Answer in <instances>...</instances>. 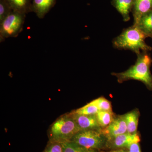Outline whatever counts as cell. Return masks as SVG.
<instances>
[{
	"label": "cell",
	"instance_id": "3957f363",
	"mask_svg": "<svg viewBox=\"0 0 152 152\" xmlns=\"http://www.w3.org/2000/svg\"><path fill=\"white\" fill-rule=\"evenodd\" d=\"M80 131L70 114L64 115L56 120L50 129V141H70L74 136Z\"/></svg>",
	"mask_w": 152,
	"mask_h": 152
},
{
	"label": "cell",
	"instance_id": "7a4b0ae2",
	"mask_svg": "<svg viewBox=\"0 0 152 152\" xmlns=\"http://www.w3.org/2000/svg\"><path fill=\"white\" fill-rule=\"evenodd\" d=\"M147 37L137 25H133L124 29L119 35L113 40V45L118 50H129L136 54L142 52L151 51L152 48L145 42Z\"/></svg>",
	"mask_w": 152,
	"mask_h": 152
},
{
	"label": "cell",
	"instance_id": "8992f818",
	"mask_svg": "<svg viewBox=\"0 0 152 152\" xmlns=\"http://www.w3.org/2000/svg\"><path fill=\"white\" fill-rule=\"evenodd\" d=\"M140 141V138L137 133L130 134L126 132L107 140L106 147L113 149L128 148L132 144L139 143Z\"/></svg>",
	"mask_w": 152,
	"mask_h": 152
},
{
	"label": "cell",
	"instance_id": "7402d4cb",
	"mask_svg": "<svg viewBox=\"0 0 152 152\" xmlns=\"http://www.w3.org/2000/svg\"><path fill=\"white\" fill-rule=\"evenodd\" d=\"M108 152H128V151H125V150H117Z\"/></svg>",
	"mask_w": 152,
	"mask_h": 152
},
{
	"label": "cell",
	"instance_id": "ffe728a7",
	"mask_svg": "<svg viewBox=\"0 0 152 152\" xmlns=\"http://www.w3.org/2000/svg\"><path fill=\"white\" fill-rule=\"evenodd\" d=\"M43 152H64L62 143L50 141Z\"/></svg>",
	"mask_w": 152,
	"mask_h": 152
},
{
	"label": "cell",
	"instance_id": "44dd1931",
	"mask_svg": "<svg viewBox=\"0 0 152 152\" xmlns=\"http://www.w3.org/2000/svg\"><path fill=\"white\" fill-rule=\"evenodd\" d=\"M128 152H142L139 143H135L128 148Z\"/></svg>",
	"mask_w": 152,
	"mask_h": 152
},
{
	"label": "cell",
	"instance_id": "5b68a950",
	"mask_svg": "<svg viewBox=\"0 0 152 152\" xmlns=\"http://www.w3.org/2000/svg\"><path fill=\"white\" fill-rule=\"evenodd\" d=\"M107 140L101 132L96 130L80 131L70 141L91 150H99L106 147Z\"/></svg>",
	"mask_w": 152,
	"mask_h": 152
},
{
	"label": "cell",
	"instance_id": "ba28073f",
	"mask_svg": "<svg viewBox=\"0 0 152 152\" xmlns=\"http://www.w3.org/2000/svg\"><path fill=\"white\" fill-rule=\"evenodd\" d=\"M71 115L75 121L80 130H96L101 131V127L96 115H83L71 113Z\"/></svg>",
	"mask_w": 152,
	"mask_h": 152
},
{
	"label": "cell",
	"instance_id": "e0dca14e",
	"mask_svg": "<svg viewBox=\"0 0 152 152\" xmlns=\"http://www.w3.org/2000/svg\"><path fill=\"white\" fill-rule=\"evenodd\" d=\"M99 111V110L96 106L90 102L72 112L79 115H96Z\"/></svg>",
	"mask_w": 152,
	"mask_h": 152
},
{
	"label": "cell",
	"instance_id": "ac0fdd59",
	"mask_svg": "<svg viewBox=\"0 0 152 152\" xmlns=\"http://www.w3.org/2000/svg\"><path fill=\"white\" fill-rule=\"evenodd\" d=\"M90 103L96 106L99 111L113 112L111 103L106 98H98L90 102Z\"/></svg>",
	"mask_w": 152,
	"mask_h": 152
},
{
	"label": "cell",
	"instance_id": "30bf717a",
	"mask_svg": "<svg viewBox=\"0 0 152 152\" xmlns=\"http://www.w3.org/2000/svg\"><path fill=\"white\" fill-rule=\"evenodd\" d=\"M56 1L57 0H33L32 12L35 13L39 18H44Z\"/></svg>",
	"mask_w": 152,
	"mask_h": 152
},
{
	"label": "cell",
	"instance_id": "52a82bcc",
	"mask_svg": "<svg viewBox=\"0 0 152 152\" xmlns=\"http://www.w3.org/2000/svg\"><path fill=\"white\" fill-rule=\"evenodd\" d=\"M101 132L107 140L127 132L124 115L115 117L111 124L107 127L102 129Z\"/></svg>",
	"mask_w": 152,
	"mask_h": 152
},
{
	"label": "cell",
	"instance_id": "9a60e30c",
	"mask_svg": "<svg viewBox=\"0 0 152 152\" xmlns=\"http://www.w3.org/2000/svg\"><path fill=\"white\" fill-rule=\"evenodd\" d=\"M98 123L102 129L107 127L113 121L115 118L113 112L99 111L96 115Z\"/></svg>",
	"mask_w": 152,
	"mask_h": 152
},
{
	"label": "cell",
	"instance_id": "7c38bea8",
	"mask_svg": "<svg viewBox=\"0 0 152 152\" xmlns=\"http://www.w3.org/2000/svg\"><path fill=\"white\" fill-rule=\"evenodd\" d=\"M125 121L127 128V132L130 134H134L137 132L140 112L138 109H135L124 114Z\"/></svg>",
	"mask_w": 152,
	"mask_h": 152
},
{
	"label": "cell",
	"instance_id": "9c48e42d",
	"mask_svg": "<svg viewBox=\"0 0 152 152\" xmlns=\"http://www.w3.org/2000/svg\"><path fill=\"white\" fill-rule=\"evenodd\" d=\"M152 10V0H133V25H137L141 17Z\"/></svg>",
	"mask_w": 152,
	"mask_h": 152
},
{
	"label": "cell",
	"instance_id": "277c9868",
	"mask_svg": "<svg viewBox=\"0 0 152 152\" xmlns=\"http://www.w3.org/2000/svg\"><path fill=\"white\" fill-rule=\"evenodd\" d=\"M26 14L12 11L0 23V42L9 38L16 37L21 32Z\"/></svg>",
	"mask_w": 152,
	"mask_h": 152
},
{
	"label": "cell",
	"instance_id": "8fae6325",
	"mask_svg": "<svg viewBox=\"0 0 152 152\" xmlns=\"http://www.w3.org/2000/svg\"><path fill=\"white\" fill-rule=\"evenodd\" d=\"M113 4L123 17L124 21L130 19L129 13L132 10L133 0H113Z\"/></svg>",
	"mask_w": 152,
	"mask_h": 152
},
{
	"label": "cell",
	"instance_id": "5bb4252c",
	"mask_svg": "<svg viewBox=\"0 0 152 152\" xmlns=\"http://www.w3.org/2000/svg\"><path fill=\"white\" fill-rule=\"evenodd\" d=\"M137 26L147 38H152V10L144 15Z\"/></svg>",
	"mask_w": 152,
	"mask_h": 152
},
{
	"label": "cell",
	"instance_id": "603a6c76",
	"mask_svg": "<svg viewBox=\"0 0 152 152\" xmlns=\"http://www.w3.org/2000/svg\"></svg>",
	"mask_w": 152,
	"mask_h": 152
},
{
	"label": "cell",
	"instance_id": "d6986e66",
	"mask_svg": "<svg viewBox=\"0 0 152 152\" xmlns=\"http://www.w3.org/2000/svg\"><path fill=\"white\" fill-rule=\"evenodd\" d=\"M12 11L7 0H0V23L7 18Z\"/></svg>",
	"mask_w": 152,
	"mask_h": 152
},
{
	"label": "cell",
	"instance_id": "6da1fadb",
	"mask_svg": "<svg viewBox=\"0 0 152 152\" xmlns=\"http://www.w3.org/2000/svg\"><path fill=\"white\" fill-rule=\"evenodd\" d=\"M137 59L134 65L127 70L120 73H112L120 83L129 80L141 82L150 90H152V75L151 68V57L148 52H142L137 54Z\"/></svg>",
	"mask_w": 152,
	"mask_h": 152
},
{
	"label": "cell",
	"instance_id": "4fadbf2b",
	"mask_svg": "<svg viewBox=\"0 0 152 152\" xmlns=\"http://www.w3.org/2000/svg\"><path fill=\"white\" fill-rule=\"evenodd\" d=\"M13 11L26 14L32 12L33 0H7Z\"/></svg>",
	"mask_w": 152,
	"mask_h": 152
},
{
	"label": "cell",
	"instance_id": "2e32d148",
	"mask_svg": "<svg viewBox=\"0 0 152 152\" xmlns=\"http://www.w3.org/2000/svg\"><path fill=\"white\" fill-rule=\"evenodd\" d=\"M64 152H95L96 150L88 149L72 141L63 142Z\"/></svg>",
	"mask_w": 152,
	"mask_h": 152
}]
</instances>
